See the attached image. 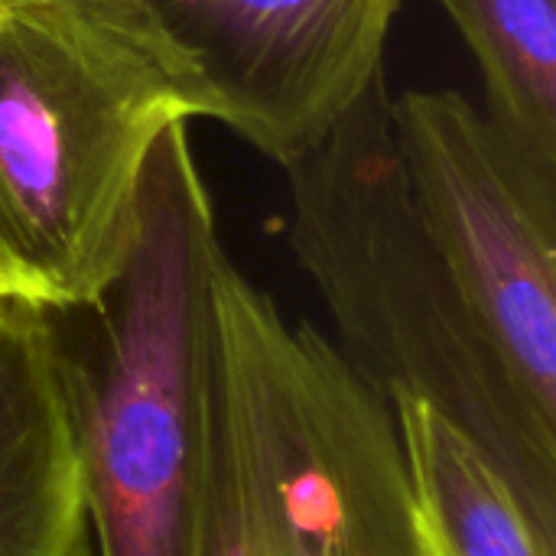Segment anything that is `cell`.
Wrapping results in <instances>:
<instances>
[{
  "instance_id": "obj_3",
  "label": "cell",
  "mask_w": 556,
  "mask_h": 556,
  "mask_svg": "<svg viewBox=\"0 0 556 556\" xmlns=\"http://www.w3.org/2000/svg\"><path fill=\"white\" fill-rule=\"evenodd\" d=\"M225 254L189 124L153 147L140 228L72 355L81 489L94 556H199L212 384L215 267Z\"/></svg>"
},
{
  "instance_id": "obj_5",
  "label": "cell",
  "mask_w": 556,
  "mask_h": 556,
  "mask_svg": "<svg viewBox=\"0 0 556 556\" xmlns=\"http://www.w3.org/2000/svg\"><path fill=\"white\" fill-rule=\"evenodd\" d=\"M414 215L511 371L556 404V169L456 88L391 94Z\"/></svg>"
},
{
  "instance_id": "obj_6",
  "label": "cell",
  "mask_w": 556,
  "mask_h": 556,
  "mask_svg": "<svg viewBox=\"0 0 556 556\" xmlns=\"http://www.w3.org/2000/svg\"><path fill=\"white\" fill-rule=\"evenodd\" d=\"M195 59L215 121L287 169L384 75L404 0H143Z\"/></svg>"
},
{
  "instance_id": "obj_10",
  "label": "cell",
  "mask_w": 556,
  "mask_h": 556,
  "mask_svg": "<svg viewBox=\"0 0 556 556\" xmlns=\"http://www.w3.org/2000/svg\"><path fill=\"white\" fill-rule=\"evenodd\" d=\"M3 296H13V293H10V290H7V287L0 283V300H3Z\"/></svg>"
},
{
  "instance_id": "obj_9",
  "label": "cell",
  "mask_w": 556,
  "mask_h": 556,
  "mask_svg": "<svg viewBox=\"0 0 556 556\" xmlns=\"http://www.w3.org/2000/svg\"><path fill=\"white\" fill-rule=\"evenodd\" d=\"M437 3L482 75V114L531 160L556 169V0Z\"/></svg>"
},
{
  "instance_id": "obj_2",
  "label": "cell",
  "mask_w": 556,
  "mask_h": 556,
  "mask_svg": "<svg viewBox=\"0 0 556 556\" xmlns=\"http://www.w3.org/2000/svg\"><path fill=\"white\" fill-rule=\"evenodd\" d=\"M283 173L287 244L355 378L388 407L417 401L450 417L556 525V404L511 371L424 235L391 137L388 78Z\"/></svg>"
},
{
  "instance_id": "obj_4",
  "label": "cell",
  "mask_w": 556,
  "mask_h": 556,
  "mask_svg": "<svg viewBox=\"0 0 556 556\" xmlns=\"http://www.w3.org/2000/svg\"><path fill=\"white\" fill-rule=\"evenodd\" d=\"M199 556H424L394 410L228 251Z\"/></svg>"
},
{
  "instance_id": "obj_7",
  "label": "cell",
  "mask_w": 556,
  "mask_h": 556,
  "mask_svg": "<svg viewBox=\"0 0 556 556\" xmlns=\"http://www.w3.org/2000/svg\"><path fill=\"white\" fill-rule=\"evenodd\" d=\"M0 556H94L72 352L55 313L0 300Z\"/></svg>"
},
{
  "instance_id": "obj_8",
  "label": "cell",
  "mask_w": 556,
  "mask_h": 556,
  "mask_svg": "<svg viewBox=\"0 0 556 556\" xmlns=\"http://www.w3.org/2000/svg\"><path fill=\"white\" fill-rule=\"evenodd\" d=\"M391 410L420 554L556 556V525L531 508L508 469L476 437L417 401Z\"/></svg>"
},
{
  "instance_id": "obj_1",
  "label": "cell",
  "mask_w": 556,
  "mask_h": 556,
  "mask_svg": "<svg viewBox=\"0 0 556 556\" xmlns=\"http://www.w3.org/2000/svg\"><path fill=\"white\" fill-rule=\"evenodd\" d=\"M199 117L215 98L143 0H0V283L55 316L94 306L156 140Z\"/></svg>"
}]
</instances>
